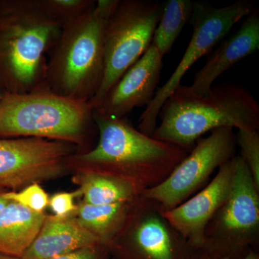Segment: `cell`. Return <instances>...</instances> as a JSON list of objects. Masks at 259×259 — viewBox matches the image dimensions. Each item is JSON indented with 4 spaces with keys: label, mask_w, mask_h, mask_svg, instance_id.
Here are the masks:
<instances>
[{
    "label": "cell",
    "mask_w": 259,
    "mask_h": 259,
    "mask_svg": "<svg viewBox=\"0 0 259 259\" xmlns=\"http://www.w3.org/2000/svg\"><path fill=\"white\" fill-rule=\"evenodd\" d=\"M163 8V3L119 0L105 26V71L98 92L89 102L93 110L151 46Z\"/></svg>",
    "instance_id": "cell-7"
},
{
    "label": "cell",
    "mask_w": 259,
    "mask_h": 259,
    "mask_svg": "<svg viewBox=\"0 0 259 259\" xmlns=\"http://www.w3.org/2000/svg\"><path fill=\"white\" fill-rule=\"evenodd\" d=\"M100 245H103L100 240L76 218L47 216L35 241L20 259H48Z\"/></svg>",
    "instance_id": "cell-15"
},
{
    "label": "cell",
    "mask_w": 259,
    "mask_h": 259,
    "mask_svg": "<svg viewBox=\"0 0 259 259\" xmlns=\"http://www.w3.org/2000/svg\"><path fill=\"white\" fill-rule=\"evenodd\" d=\"M190 259H200V252L198 250H194Z\"/></svg>",
    "instance_id": "cell-27"
},
{
    "label": "cell",
    "mask_w": 259,
    "mask_h": 259,
    "mask_svg": "<svg viewBox=\"0 0 259 259\" xmlns=\"http://www.w3.org/2000/svg\"><path fill=\"white\" fill-rule=\"evenodd\" d=\"M74 145L53 140L0 138V187L13 192L64 175Z\"/></svg>",
    "instance_id": "cell-11"
},
{
    "label": "cell",
    "mask_w": 259,
    "mask_h": 259,
    "mask_svg": "<svg viewBox=\"0 0 259 259\" xmlns=\"http://www.w3.org/2000/svg\"><path fill=\"white\" fill-rule=\"evenodd\" d=\"M7 92L5 91L4 88H3V85H2L1 82H0V101H1L2 99H3L5 94Z\"/></svg>",
    "instance_id": "cell-28"
},
{
    "label": "cell",
    "mask_w": 259,
    "mask_h": 259,
    "mask_svg": "<svg viewBox=\"0 0 259 259\" xmlns=\"http://www.w3.org/2000/svg\"><path fill=\"white\" fill-rule=\"evenodd\" d=\"M254 3L240 0L223 8L195 3L190 20L192 35L183 57L166 82L158 88L154 97L139 119L138 130L152 136L157 127L162 105L179 87L186 73L202 56L207 55L239 20L253 11Z\"/></svg>",
    "instance_id": "cell-8"
},
{
    "label": "cell",
    "mask_w": 259,
    "mask_h": 259,
    "mask_svg": "<svg viewBox=\"0 0 259 259\" xmlns=\"http://www.w3.org/2000/svg\"><path fill=\"white\" fill-rule=\"evenodd\" d=\"M47 216L10 200L0 212V254L21 258L35 241Z\"/></svg>",
    "instance_id": "cell-16"
},
{
    "label": "cell",
    "mask_w": 259,
    "mask_h": 259,
    "mask_svg": "<svg viewBox=\"0 0 259 259\" xmlns=\"http://www.w3.org/2000/svg\"><path fill=\"white\" fill-rule=\"evenodd\" d=\"M104 248L107 247L103 245L88 247L48 259H105V252Z\"/></svg>",
    "instance_id": "cell-24"
},
{
    "label": "cell",
    "mask_w": 259,
    "mask_h": 259,
    "mask_svg": "<svg viewBox=\"0 0 259 259\" xmlns=\"http://www.w3.org/2000/svg\"><path fill=\"white\" fill-rule=\"evenodd\" d=\"M233 128L214 130L200 138L166 180L143 192V197L157 202L163 212L171 210L195 194L217 168L236 156Z\"/></svg>",
    "instance_id": "cell-10"
},
{
    "label": "cell",
    "mask_w": 259,
    "mask_h": 259,
    "mask_svg": "<svg viewBox=\"0 0 259 259\" xmlns=\"http://www.w3.org/2000/svg\"><path fill=\"white\" fill-rule=\"evenodd\" d=\"M194 4L190 0H168L163 3L161 17L151 42L163 56L171 50L186 24L190 22Z\"/></svg>",
    "instance_id": "cell-19"
},
{
    "label": "cell",
    "mask_w": 259,
    "mask_h": 259,
    "mask_svg": "<svg viewBox=\"0 0 259 259\" xmlns=\"http://www.w3.org/2000/svg\"><path fill=\"white\" fill-rule=\"evenodd\" d=\"M83 202L102 205L127 202L139 198L143 191L129 181L83 166L76 177Z\"/></svg>",
    "instance_id": "cell-17"
},
{
    "label": "cell",
    "mask_w": 259,
    "mask_h": 259,
    "mask_svg": "<svg viewBox=\"0 0 259 259\" xmlns=\"http://www.w3.org/2000/svg\"><path fill=\"white\" fill-rule=\"evenodd\" d=\"M258 49L259 13L253 9L241 28L207 54L206 64L196 73L189 88L197 95H207L221 74Z\"/></svg>",
    "instance_id": "cell-14"
},
{
    "label": "cell",
    "mask_w": 259,
    "mask_h": 259,
    "mask_svg": "<svg viewBox=\"0 0 259 259\" xmlns=\"http://www.w3.org/2000/svg\"><path fill=\"white\" fill-rule=\"evenodd\" d=\"M5 197L36 212H44L49 205L48 194L37 183L27 186L20 192L8 191Z\"/></svg>",
    "instance_id": "cell-22"
},
{
    "label": "cell",
    "mask_w": 259,
    "mask_h": 259,
    "mask_svg": "<svg viewBox=\"0 0 259 259\" xmlns=\"http://www.w3.org/2000/svg\"><path fill=\"white\" fill-rule=\"evenodd\" d=\"M119 0H98L93 9L62 28L48 61V89L75 100L90 102L105 71L104 34Z\"/></svg>",
    "instance_id": "cell-4"
},
{
    "label": "cell",
    "mask_w": 259,
    "mask_h": 259,
    "mask_svg": "<svg viewBox=\"0 0 259 259\" xmlns=\"http://www.w3.org/2000/svg\"><path fill=\"white\" fill-rule=\"evenodd\" d=\"M163 58L161 53L151 44L94 111L101 115L124 117L136 107H147L158 89Z\"/></svg>",
    "instance_id": "cell-13"
},
{
    "label": "cell",
    "mask_w": 259,
    "mask_h": 259,
    "mask_svg": "<svg viewBox=\"0 0 259 259\" xmlns=\"http://www.w3.org/2000/svg\"><path fill=\"white\" fill-rule=\"evenodd\" d=\"M235 169L236 156L220 167L215 177L198 193L163 212L168 222L194 249H200L207 223L229 195Z\"/></svg>",
    "instance_id": "cell-12"
},
{
    "label": "cell",
    "mask_w": 259,
    "mask_h": 259,
    "mask_svg": "<svg viewBox=\"0 0 259 259\" xmlns=\"http://www.w3.org/2000/svg\"><path fill=\"white\" fill-rule=\"evenodd\" d=\"M136 199L102 205L82 202L75 212L76 218L81 226L96 236L102 244L107 247L125 222Z\"/></svg>",
    "instance_id": "cell-18"
},
{
    "label": "cell",
    "mask_w": 259,
    "mask_h": 259,
    "mask_svg": "<svg viewBox=\"0 0 259 259\" xmlns=\"http://www.w3.org/2000/svg\"><path fill=\"white\" fill-rule=\"evenodd\" d=\"M200 252V251H199ZM200 259H259V255L258 253L255 251V250H251L247 253L245 256L242 257V258H212V257L207 256V255L203 254V253H201L200 252Z\"/></svg>",
    "instance_id": "cell-25"
},
{
    "label": "cell",
    "mask_w": 259,
    "mask_h": 259,
    "mask_svg": "<svg viewBox=\"0 0 259 259\" xmlns=\"http://www.w3.org/2000/svg\"><path fill=\"white\" fill-rule=\"evenodd\" d=\"M107 248L121 259H190L195 250L168 222L161 206L142 194Z\"/></svg>",
    "instance_id": "cell-9"
},
{
    "label": "cell",
    "mask_w": 259,
    "mask_h": 259,
    "mask_svg": "<svg viewBox=\"0 0 259 259\" xmlns=\"http://www.w3.org/2000/svg\"><path fill=\"white\" fill-rule=\"evenodd\" d=\"M8 191L9 190H5V189L3 188V187H0V212L5 208V206L10 202L9 199L5 197V194H6Z\"/></svg>",
    "instance_id": "cell-26"
},
{
    "label": "cell",
    "mask_w": 259,
    "mask_h": 259,
    "mask_svg": "<svg viewBox=\"0 0 259 259\" xmlns=\"http://www.w3.org/2000/svg\"><path fill=\"white\" fill-rule=\"evenodd\" d=\"M81 194L80 190L75 192H60L54 194L49 199V205L56 217L64 218L76 212L77 206L74 204V198Z\"/></svg>",
    "instance_id": "cell-23"
},
{
    "label": "cell",
    "mask_w": 259,
    "mask_h": 259,
    "mask_svg": "<svg viewBox=\"0 0 259 259\" xmlns=\"http://www.w3.org/2000/svg\"><path fill=\"white\" fill-rule=\"evenodd\" d=\"M258 241L259 190L238 155L231 192L207 223L199 250L212 258H239Z\"/></svg>",
    "instance_id": "cell-6"
},
{
    "label": "cell",
    "mask_w": 259,
    "mask_h": 259,
    "mask_svg": "<svg viewBox=\"0 0 259 259\" xmlns=\"http://www.w3.org/2000/svg\"><path fill=\"white\" fill-rule=\"evenodd\" d=\"M61 31L37 0H0V82L7 93L49 90L48 55Z\"/></svg>",
    "instance_id": "cell-2"
},
{
    "label": "cell",
    "mask_w": 259,
    "mask_h": 259,
    "mask_svg": "<svg viewBox=\"0 0 259 259\" xmlns=\"http://www.w3.org/2000/svg\"><path fill=\"white\" fill-rule=\"evenodd\" d=\"M160 125L152 137L189 152L204 134L221 127L258 131L259 105L237 85H220L205 95L181 86L162 105Z\"/></svg>",
    "instance_id": "cell-3"
},
{
    "label": "cell",
    "mask_w": 259,
    "mask_h": 259,
    "mask_svg": "<svg viewBox=\"0 0 259 259\" xmlns=\"http://www.w3.org/2000/svg\"><path fill=\"white\" fill-rule=\"evenodd\" d=\"M236 144L241 148L240 156L249 170L256 188L259 190V134L258 131L238 130Z\"/></svg>",
    "instance_id": "cell-21"
},
{
    "label": "cell",
    "mask_w": 259,
    "mask_h": 259,
    "mask_svg": "<svg viewBox=\"0 0 259 259\" xmlns=\"http://www.w3.org/2000/svg\"><path fill=\"white\" fill-rule=\"evenodd\" d=\"M0 259H19V258H13V257L7 256V255L0 254Z\"/></svg>",
    "instance_id": "cell-29"
},
{
    "label": "cell",
    "mask_w": 259,
    "mask_h": 259,
    "mask_svg": "<svg viewBox=\"0 0 259 259\" xmlns=\"http://www.w3.org/2000/svg\"><path fill=\"white\" fill-rule=\"evenodd\" d=\"M96 126L89 102L61 96L49 90L6 93L0 101V138H35L88 146Z\"/></svg>",
    "instance_id": "cell-5"
},
{
    "label": "cell",
    "mask_w": 259,
    "mask_h": 259,
    "mask_svg": "<svg viewBox=\"0 0 259 259\" xmlns=\"http://www.w3.org/2000/svg\"><path fill=\"white\" fill-rule=\"evenodd\" d=\"M42 11L61 26L72 23L90 11L95 0H37Z\"/></svg>",
    "instance_id": "cell-20"
},
{
    "label": "cell",
    "mask_w": 259,
    "mask_h": 259,
    "mask_svg": "<svg viewBox=\"0 0 259 259\" xmlns=\"http://www.w3.org/2000/svg\"><path fill=\"white\" fill-rule=\"evenodd\" d=\"M98 144L74 155L77 163L129 181L144 192L163 182L189 151L135 128L125 117L94 111Z\"/></svg>",
    "instance_id": "cell-1"
}]
</instances>
